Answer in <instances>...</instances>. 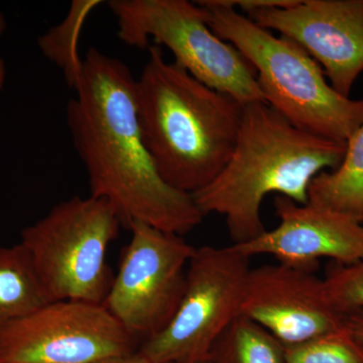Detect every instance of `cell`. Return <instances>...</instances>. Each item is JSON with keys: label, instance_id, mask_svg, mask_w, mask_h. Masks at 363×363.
<instances>
[{"label": "cell", "instance_id": "obj_6", "mask_svg": "<svg viewBox=\"0 0 363 363\" xmlns=\"http://www.w3.org/2000/svg\"><path fill=\"white\" fill-rule=\"evenodd\" d=\"M119 39L145 49L164 45L174 62L211 89L240 104L266 102L252 64L208 26L201 6L188 0H111Z\"/></svg>", "mask_w": 363, "mask_h": 363}, {"label": "cell", "instance_id": "obj_23", "mask_svg": "<svg viewBox=\"0 0 363 363\" xmlns=\"http://www.w3.org/2000/svg\"><path fill=\"white\" fill-rule=\"evenodd\" d=\"M198 363H212L211 360H210V358L208 357L207 359L203 360V362H200Z\"/></svg>", "mask_w": 363, "mask_h": 363}, {"label": "cell", "instance_id": "obj_5", "mask_svg": "<svg viewBox=\"0 0 363 363\" xmlns=\"http://www.w3.org/2000/svg\"><path fill=\"white\" fill-rule=\"evenodd\" d=\"M121 225L107 200L73 197L23 229L20 243L52 301L102 305L114 277L107 250Z\"/></svg>", "mask_w": 363, "mask_h": 363}, {"label": "cell", "instance_id": "obj_10", "mask_svg": "<svg viewBox=\"0 0 363 363\" xmlns=\"http://www.w3.org/2000/svg\"><path fill=\"white\" fill-rule=\"evenodd\" d=\"M247 16L297 43L321 66L334 90L350 97L363 72V0H298Z\"/></svg>", "mask_w": 363, "mask_h": 363}, {"label": "cell", "instance_id": "obj_17", "mask_svg": "<svg viewBox=\"0 0 363 363\" xmlns=\"http://www.w3.org/2000/svg\"><path fill=\"white\" fill-rule=\"evenodd\" d=\"M286 363H363V346L345 324L308 342L286 348Z\"/></svg>", "mask_w": 363, "mask_h": 363}, {"label": "cell", "instance_id": "obj_11", "mask_svg": "<svg viewBox=\"0 0 363 363\" xmlns=\"http://www.w3.org/2000/svg\"><path fill=\"white\" fill-rule=\"evenodd\" d=\"M241 316L266 329L285 348L337 330L345 316L334 311L323 279L283 264L250 269Z\"/></svg>", "mask_w": 363, "mask_h": 363}, {"label": "cell", "instance_id": "obj_3", "mask_svg": "<svg viewBox=\"0 0 363 363\" xmlns=\"http://www.w3.org/2000/svg\"><path fill=\"white\" fill-rule=\"evenodd\" d=\"M136 78L143 143L162 180L193 195L226 166L238 140L243 105L211 89L150 45Z\"/></svg>", "mask_w": 363, "mask_h": 363}, {"label": "cell", "instance_id": "obj_20", "mask_svg": "<svg viewBox=\"0 0 363 363\" xmlns=\"http://www.w3.org/2000/svg\"><path fill=\"white\" fill-rule=\"evenodd\" d=\"M345 324L358 342L363 346V309L346 315Z\"/></svg>", "mask_w": 363, "mask_h": 363}, {"label": "cell", "instance_id": "obj_14", "mask_svg": "<svg viewBox=\"0 0 363 363\" xmlns=\"http://www.w3.org/2000/svg\"><path fill=\"white\" fill-rule=\"evenodd\" d=\"M50 302L26 248L0 247V328Z\"/></svg>", "mask_w": 363, "mask_h": 363}, {"label": "cell", "instance_id": "obj_1", "mask_svg": "<svg viewBox=\"0 0 363 363\" xmlns=\"http://www.w3.org/2000/svg\"><path fill=\"white\" fill-rule=\"evenodd\" d=\"M67 106V123L89 181L90 196L111 203L126 228L142 222L183 236L204 218L192 195L162 180L143 143L136 79L121 60L86 52Z\"/></svg>", "mask_w": 363, "mask_h": 363}, {"label": "cell", "instance_id": "obj_21", "mask_svg": "<svg viewBox=\"0 0 363 363\" xmlns=\"http://www.w3.org/2000/svg\"><path fill=\"white\" fill-rule=\"evenodd\" d=\"M96 363H152L147 358L143 357L136 351L133 354L128 355V357L111 358V359L104 360V362Z\"/></svg>", "mask_w": 363, "mask_h": 363}, {"label": "cell", "instance_id": "obj_2", "mask_svg": "<svg viewBox=\"0 0 363 363\" xmlns=\"http://www.w3.org/2000/svg\"><path fill=\"white\" fill-rule=\"evenodd\" d=\"M347 143L296 128L266 102L243 105L235 147L220 174L192 195L203 215L224 217L233 245L266 231L262 202L277 194L307 204L312 181L337 168Z\"/></svg>", "mask_w": 363, "mask_h": 363}, {"label": "cell", "instance_id": "obj_13", "mask_svg": "<svg viewBox=\"0 0 363 363\" xmlns=\"http://www.w3.org/2000/svg\"><path fill=\"white\" fill-rule=\"evenodd\" d=\"M308 203L363 223V123L347 140L337 168L322 172L312 181Z\"/></svg>", "mask_w": 363, "mask_h": 363}, {"label": "cell", "instance_id": "obj_18", "mask_svg": "<svg viewBox=\"0 0 363 363\" xmlns=\"http://www.w3.org/2000/svg\"><path fill=\"white\" fill-rule=\"evenodd\" d=\"M323 284L325 296L334 311L346 316L363 309V259L332 269Z\"/></svg>", "mask_w": 363, "mask_h": 363}, {"label": "cell", "instance_id": "obj_16", "mask_svg": "<svg viewBox=\"0 0 363 363\" xmlns=\"http://www.w3.org/2000/svg\"><path fill=\"white\" fill-rule=\"evenodd\" d=\"M104 4L98 0H76L60 25L40 38L39 47L48 59L65 74L67 83L73 88L80 75L83 59L78 52V42L86 18L93 9Z\"/></svg>", "mask_w": 363, "mask_h": 363}, {"label": "cell", "instance_id": "obj_15", "mask_svg": "<svg viewBox=\"0 0 363 363\" xmlns=\"http://www.w3.org/2000/svg\"><path fill=\"white\" fill-rule=\"evenodd\" d=\"M209 358L212 363H286V348L259 324L240 316L217 339Z\"/></svg>", "mask_w": 363, "mask_h": 363}, {"label": "cell", "instance_id": "obj_12", "mask_svg": "<svg viewBox=\"0 0 363 363\" xmlns=\"http://www.w3.org/2000/svg\"><path fill=\"white\" fill-rule=\"evenodd\" d=\"M278 226L255 240L233 245L252 259L271 255L279 264L314 271L318 260L332 259L341 266L363 259V223L346 215L276 196Z\"/></svg>", "mask_w": 363, "mask_h": 363}, {"label": "cell", "instance_id": "obj_19", "mask_svg": "<svg viewBox=\"0 0 363 363\" xmlns=\"http://www.w3.org/2000/svg\"><path fill=\"white\" fill-rule=\"evenodd\" d=\"M229 6L240 9L247 14L253 11L266 9H286L297 4L298 0H225Z\"/></svg>", "mask_w": 363, "mask_h": 363}, {"label": "cell", "instance_id": "obj_7", "mask_svg": "<svg viewBox=\"0 0 363 363\" xmlns=\"http://www.w3.org/2000/svg\"><path fill=\"white\" fill-rule=\"evenodd\" d=\"M250 259L234 245L196 247L178 309L138 352L152 363L207 359L221 334L241 316Z\"/></svg>", "mask_w": 363, "mask_h": 363}, {"label": "cell", "instance_id": "obj_9", "mask_svg": "<svg viewBox=\"0 0 363 363\" xmlns=\"http://www.w3.org/2000/svg\"><path fill=\"white\" fill-rule=\"evenodd\" d=\"M136 343L104 305L52 301L0 328V363H96L133 354Z\"/></svg>", "mask_w": 363, "mask_h": 363}, {"label": "cell", "instance_id": "obj_8", "mask_svg": "<svg viewBox=\"0 0 363 363\" xmlns=\"http://www.w3.org/2000/svg\"><path fill=\"white\" fill-rule=\"evenodd\" d=\"M128 229L130 243L102 305L133 337L145 341L175 315L196 247L183 236L142 222H133Z\"/></svg>", "mask_w": 363, "mask_h": 363}, {"label": "cell", "instance_id": "obj_4", "mask_svg": "<svg viewBox=\"0 0 363 363\" xmlns=\"http://www.w3.org/2000/svg\"><path fill=\"white\" fill-rule=\"evenodd\" d=\"M212 32L230 43L257 72L267 104L296 128L347 143L363 123V99L342 96L297 43L274 35L225 0L195 1Z\"/></svg>", "mask_w": 363, "mask_h": 363}, {"label": "cell", "instance_id": "obj_22", "mask_svg": "<svg viewBox=\"0 0 363 363\" xmlns=\"http://www.w3.org/2000/svg\"><path fill=\"white\" fill-rule=\"evenodd\" d=\"M6 28V21L4 14L0 13V37ZM6 69L4 60L0 57V90L4 87V81H6Z\"/></svg>", "mask_w": 363, "mask_h": 363}]
</instances>
